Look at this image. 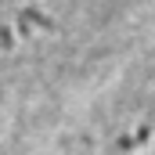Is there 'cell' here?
I'll list each match as a JSON object with an SVG mask.
<instances>
[{"mask_svg":"<svg viewBox=\"0 0 155 155\" xmlns=\"http://www.w3.org/2000/svg\"><path fill=\"white\" fill-rule=\"evenodd\" d=\"M155 29V0H0V155H40Z\"/></svg>","mask_w":155,"mask_h":155,"instance_id":"1","label":"cell"}]
</instances>
